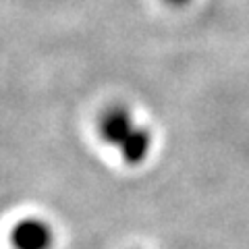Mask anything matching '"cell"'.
I'll list each match as a JSON object with an SVG mask.
<instances>
[{
  "mask_svg": "<svg viewBox=\"0 0 249 249\" xmlns=\"http://www.w3.org/2000/svg\"><path fill=\"white\" fill-rule=\"evenodd\" d=\"M98 135L121 152L127 164L143 162L152 150V131L139 127L127 108L110 106L98 119Z\"/></svg>",
  "mask_w": 249,
  "mask_h": 249,
  "instance_id": "6da1fadb",
  "label": "cell"
},
{
  "mask_svg": "<svg viewBox=\"0 0 249 249\" xmlns=\"http://www.w3.org/2000/svg\"><path fill=\"white\" fill-rule=\"evenodd\" d=\"M11 243L15 249H50L52 229L40 218H25L19 224H15Z\"/></svg>",
  "mask_w": 249,
  "mask_h": 249,
  "instance_id": "7a4b0ae2",
  "label": "cell"
},
{
  "mask_svg": "<svg viewBox=\"0 0 249 249\" xmlns=\"http://www.w3.org/2000/svg\"><path fill=\"white\" fill-rule=\"evenodd\" d=\"M168 4H175V6H181V4H187L189 0H166Z\"/></svg>",
  "mask_w": 249,
  "mask_h": 249,
  "instance_id": "3957f363",
  "label": "cell"
}]
</instances>
